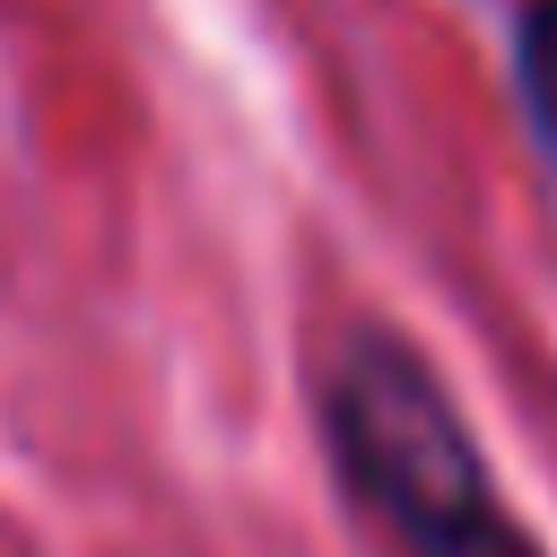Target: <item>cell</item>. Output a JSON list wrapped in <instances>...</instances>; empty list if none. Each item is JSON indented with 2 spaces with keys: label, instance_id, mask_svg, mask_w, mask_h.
<instances>
[{
  "label": "cell",
  "instance_id": "1",
  "mask_svg": "<svg viewBox=\"0 0 557 557\" xmlns=\"http://www.w3.org/2000/svg\"><path fill=\"white\" fill-rule=\"evenodd\" d=\"M313 426L339 496L400 557H548L505 505L444 366L374 313H348L313 374Z\"/></svg>",
  "mask_w": 557,
  "mask_h": 557
},
{
  "label": "cell",
  "instance_id": "2",
  "mask_svg": "<svg viewBox=\"0 0 557 557\" xmlns=\"http://www.w3.org/2000/svg\"><path fill=\"white\" fill-rule=\"evenodd\" d=\"M505 78H513V104H522V131H531L540 165L557 174V0H522L513 9Z\"/></svg>",
  "mask_w": 557,
  "mask_h": 557
},
{
  "label": "cell",
  "instance_id": "3",
  "mask_svg": "<svg viewBox=\"0 0 557 557\" xmlns=\"http://www.w3.org/2000/svg\"><path fill=\"white\" fill-rule=\"evenodd\" d=\"M513 9H522V0H513Z\"/></svg>",
  "mask_w": 557,
  "mask_h": 557
}]
</instances>
